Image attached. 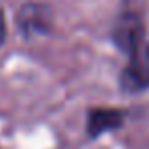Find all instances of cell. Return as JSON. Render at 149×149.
<instances>
[{
  "label": "cell",
  "instance_id": "cell-1",
  "mask_svg": "<svg viewBox=\"0 0 149 149\" xmlns=\"http://www.w3.org/2000/svg\"><path fill=\"white\" fill-rule=\"evenodd\" d=\"M143 35L145 27L143 21L137 13H125L116 19L114 29H112V39L120 51H125L129 57H133L141 45H143Z\"/></svg>",
  "mask_w": 149,
  "mask_h": 149
},
{
  "label": "cell",
  "instance_id": "cell-2",
  "mask_svg": "<svg viewBox=\"0 0 149 149\" xmlns=\"http://www.w3.org/2000/svg\"><path fill=\"white\" fill-rule=\"evenodd\" d=\"M120 84L129 92H141L149 88V43L131 57V63L123 72Z\"/></svg>",
  "mask_w": 149,
  "mask_h": 149
},
{
  "label": "cell",
  "instance_id": "cell-3",
  "mask_svg": "<svg viewBox=\"0 0 149 149\" xmlns=\"http://www.w3.org/2000/svg\"><path fill=\"white\" fill-rule=\"evenodd\" d=\"M123 125V112L114 108H94L88 114V135L98 137L102 133L114 131Z\"/></svg>",
  "mask_w": 149,
  "mask_h": 149
},
{
  "label": "cell",
  "instance_id": "cell-4",
  "mask_svg": "<svg viewBox=\"0 0 149 149\" xmlns=\"http://www.w3.org/2000/svg\"><path fill=\"white\" fill-rule=\"evenodd\" d=\"M4 39H6V25H4V15L0 10V45L4 43Z\"/></svg>",
  "mask_w": 149,
  "mask_h": 149
}]
</instances>
